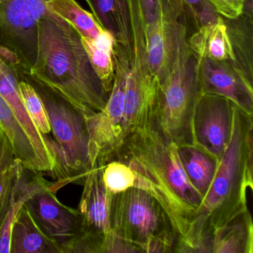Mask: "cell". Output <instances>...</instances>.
<instances>
[{"mask_svg": "<svg viewBox=\"0 0 253 253\" xmlns=\"http://www.w3.org/2000/svg\"><path fill=\"white\" fill-rule=\"evenodd\" d=\"M81 41L94 73L109 94L115 78L113 37L106 31L98 40L81 38Z\"/></svg>", "mask_w": 253, "mask_h": 253, "instance_id": "603a6c76", "label": "cell"}, {"mask_svg": "<svg viewBox=\"0 0 253 253\" xmlns=\"http://www.w3.org/2000/svg\"><path fill=\"white\" fill-rule=\"evenodd\" d=\"M178 155L186 177L204 198L214 180L218 161L195 146H180Z\"/></svg>", "mask_w": 253, "mask_h": 253, "instance_id": "44dd1931", "label": "cell"}, {"mask_svg": "<svg viewBox=\"0 0 253 253\" xmlns=\"http://www.w3.org/2000/svg\"><path fill=\"white\" fill-rule=\"evenodd\" d=\"M253 116L233 105L232 134L214 180L175 253H210L213 232L248 209L253 189Z\"/></svg>", "mask_w": 253, "mask_h": 253, "instance_id": "7a4b0ae2", "label": "cell"}, {"mask_svg": "<svg viewBox=\"0 0 253 253\" xmlns=\"http://www.w3.org/2000/svg\"><path fill=\"white\" fill-rule=\"evenodd\" d=\"M187 13L183 0H158L155 18L144 22L148 57L159 85L171 67L179 29Z\"/></svg>", "mask_w": 253, "mask_h": 253, "instance_id": "8fae6325", "label": "cell"}, {"mask_svg": "<svg viewBox=\"0 0 253 253\" xmlns=\"http://www.w3.org/2000/svg\"><path fill=\"white\" fill-rule=\"evenodd\" d=\"M20 77L35 88L43 102L51 131L63 158L67 184H83L91 169L89 133L84 115L85 110L29 74Z\"/></svg>", "mask_w": 253, "mask_h": 253, "instance_id": "52a82bcc", "label": "cell"}, {"mask_svg": "<svg viewBox=\"0 0 253 253\" xmlns=\"http://www.w3.org/2000/svg\"><path fill=\"white\" fill-rule=\"evenodd\" d=\"M10 253H63L61 247L47 236L34 220L26 205L17 214L10 238Z\"/></svg>", "mask_w": 253, "mask_h": 253, "instance_id": "e0dca14e", "label": "cell"}, {"mask_svg": "<svg viewBox=\"0 0 253 253\" xmlns=\"http://www.w3.org/2000/svg\"><path fill=\"white\" fill-rule=\"evenodd\" d=\"M51 184L35 193L25 205L40 229L60 246L63 253H67L74 241L82 235V217L78 210L57 199Z\"/></svg>", "mask_w": 253, "mask_h": 253, "instance_id": "4fadbf2b", "label": "cell"}, {"mask_svg": "<svg viewBox=\"0 0 253 253\" xmlns=\"http://www.w3.org/2000/svg\"><path fill=\"white\" fill-rule=\"evenodd\" d=\"M183 2L196 29L204 25L214 23L218 17L207 0H183Z\"/></svg>", "mask_w": 253, "mask_h": 253, "instance_id": "83f0119b", "label": "cell"}, {"mask_svg": "<svg viewBox=\"0 0 253 253\" xmlns=\"http://www.w3.org/2000/svg\"><path fill=\"white\" fill-rule=\"evenodd\" d=\"M20 94L25 108L38 131L44 135H49L51 131L46 109L43 102L33 86L24 79L20 78Z\"/></svg>", "mask_w": 253, "mask_h": 253, "instance_id": "484cf974", "label": "cell"}, {"mask_svg": "<svg viewBox=\"0 0 253 253\" xmlns=\"http://www.w3.org/2000/svg\"><path fill=\"white\" fill-rule=\"evenodd\" d=\"M20 81L18 72L0 58V94L26 131L37 153L48 169V174L57 180V184H63L66 181V172L60 149L51 136L41 134L32 122L22 99Z\"/></svg>", "mask_w": 253, "mask_h": 253, "instance_id": "30bf717a", "label": "cell"}, {"mask_svg": "<svg viewBox=\"0 0 253 253\" xmlns=\"http://www.w3.org/2000/svg\"><path fill=\"white\" fill-rule=\"evenodd\" d=\"M29 75L84 110L100 112L109 98L90 64L81 35L51 11L38 23V53Z\"/></svg>", "mask_w": 253, "mask_h": 253, "instance_id": "277c9868", "label": "cell"}, {"mask_svg": "<svg viewBox=\"0 0 253 253\" xmlns=\"http://www.w3.org/2000/svg\"><path fill=\"white\" fill-rule=\"evenodd\" d=\"M48 0H0V45L15 52L30 73L38 53V23Z\"/></svg>", "mask_w": 253, "mask_h": 253, "instance_id": "9c48e42d", "label": "cell"}, {"mask_svg": "<svg viewBox=\"0 0 253 253\" xmlns=\"http://www.w3.org/2000/svg\"><path fill=\"white\" fill-rule=\"evenodd\" d=\"M103 30L114 42L132 51V29L128 0H85Z\"/></svg>", "mask_w": 253, "mask_h": 253, "instance_id": "9a60e30c", "label": "cell"}, {"mask_svg": "<svg viewBox=\"0 0 253 253\" xmlns=\"http://www.w3.org/2000/svg\"><path fill=\"white\" fill-rule=\"evenodd\" d=\"M39 171L25 168L13 192L5 220L0 226V253H10V238L13 223L26 201L35 193L50 184Z\"/></svg>", "mask_w": 253, "mask_h": 253, "instance_id": "ffe728a7", "label": "cell"}, {"mask_svg": "<svg viewBox=\"0 0 253 253\" xmlns=\"http://www.w3.org/2000/svg\"><path fill=\"white\" fill-rule=\"evenodd\" d=\"M23 169L8 136L0 128V226L8 213L14 188Z\"/></svg>", "mask_w": 253, "mask_h": 253, "instance_id": "7402d4cb", "label": "cell"}, {"mask_svg": "<svg viewBox=\"0 0 253 253\" xmlns=\"http://www.w3.org/2000/svg\"><path fill=\"white\" fill-rule=\"evenodd\" d=\"M0 128L8 136L17 159L25 168L39 172L48 173V169L37 153L33 144L11 108L0 94Z\"/></svg>", "mask_w": 253, "mask_h": 253, "instance_id": "d6986e66", "label": "cell"}, {"mask_svg": "<svg viewBox=\"0 0 253 253\" xmlns=\"http://www.w3.org/2000/svg\"><path fill=\"white\" fill-rule=\"evenodd\" d=\"M253 14L244 11L242 15L228 27L237 63L253 79Z\"/></svg>", "mask_w": 253, "mask_h": 253, "instance_id": "d4e9b609", "label": "cell"}, {"mask_svg": "<svg viewBox=\"0 0 253 253\" xmlns=\"http://www.w3.org/2000/svg\"><path fill=\"white\" fill-rule=\"evenodd\" d=\"M103 167L94 164L84 179L78 209L82 217L83 233L71 246L69 253H106L113 237L110 224L112 195L103 182Z\"/></svg>", "mask_w": 253, "mask_h": 253, "instance_id": "ba28073f", "label": "cell"}, {"mask_svg": "<svg viewBox=\"0 0 253 253\" xmlns=\"http://www.w3.org/2000/svg\"><path fill=\"white\" fill-rule=\"evenodd\" d=\"M195 31L187 17L177 35L172 63L159 85L155 118L164 134L178 147L194 146L193 120L201 91L198 82V58L189 45Z\"/></svg>", "mask_w": 253, "mask_h": 253, "instance_id": "5b68a950", "label": "cell"}, {"mask_svg": "<svg viewBox=\"0 0 253 253\" xmlns=\"http://www.w3.org/2000/svg\"><path fill=\"white\" fill-rule=\"evenodd\" d=\"M114 160L127 164L135 175L134 187L146 191L161 204L180 242L203 198L186 177L178 146L164 134L155 118L129 136Z\"/></svg>", "mask_w": 253, "mask_h": 253, "instance_id": "6da1fadb", "label": "cell"}, {"mask_svg": "<svg viewBox=\"0 0 253 253\" xmlns=\"http://www.w3.org/2000/svg\"><path fill=\"white\" fill-rule=\"evenodd\" d=\"M189 45L197 58L236 61L227 26L221 16L214 23L194 31L189 36Z\"/></svg>", "mask_w": 253, "mask_h": 253, "instance_id": "2e32d148", "label": "cell"}, {"mask_svg": "<svg viewBox=\"0 0 253 253\" xmlns=\"http://www.w3.org/2000/svg\"><path fill=\"white\" fill-rule=\"evenodd\" d=\"M215 13L228 20L241 17L245 8L246 0H207Z\"/></svg>", "mask_w": 253, "mask_h": 253, "instance_id": "f1b7e54d", "label": "cell"}, {"mask_svg": "<svg viewBox=\"0 0 253 253\" xmlns=\"http://www.w3.org/2000/svg\"><path fill=\"white\" fill-rule=\"evenodd\" d=\"M233 105L217 94L201 93L193 120L194 146L220 162L232 134Z\"/></svg>", "mask_w": 253, "mask_h": 253, "instance_id": "7c38bea8", "label": "cell"}, {"mask_svg": "<svg viewBox=\"0 0 253 253\" xmlns=\"http://www.w3.org/2000/svg\"><path fill=\"white\" fill-rule=\"evenodd\" d=\"M145 23L153 21L157 14L158 0H139Z\"/></svg>", "mask_w": 253, "mask_h": 253, "instance_id": "f546056e", "label": "cell"}, {"mask_svg": "<svg viewBox=\"0 0 253 253\" xmlns=\"http://www.w3.org/2000/svg\"><path fill=\"white\" fill-rule=\"evenodd\" d=\"M197 74L201 92L226 97L253 116V79L236 61L198 58Z\"/></svg>", "mask_w": 253, "mask_h": 253, "instance_id": "5bb4252c", "label": "cell"}, {"mask_svg": "<svg viewBox=\"0 0 253 253\" xmlns=\"http://www.w3.org/2000/svg\"><path fill=\"white\" fill-rule=\"evenodd\" d=\"M112 232L135 246L140 253H175L178 235L161 204L137 187L112 195Z\"/></svg>", "mask_w": 253, "mask_h": 253, "instance_id": "8992f818", "label": "cell"}, {"mask_svg": "<svg viewBox=\"0 0 253 253\" xmlns=\"http://www.w3.org/2000/svg\"><path fill=\"white\" fill-rule=\"evenodd\" d=\"M46 5L48 11L66 20L81 38L96 41L106 32L94 15L83 8L76 0H48Z\"/></svg>", "mask_w": 253, "mask_h": 253, "instance_id": "cb8c5ba5", "label": "cell"}, {"mask_svg": "<svg viewBox=\"0 0 253 253\" xmlns=\"http://www.w3.org/2000/svg\"><path fill=\"white\" fill-rule=\"evenodd\" d=\"M115 78L104 109L84 112L89 133V156L105 167L115 159L126 140L155 118L159 84L128 76L132 51L114 42Z\"/></svg>", "mask_w": 253, "mask_h": 253, "instance_id": "3957f363", "label": "cell"}, {"mask_svg": "<svg viewBox=\"0 0 253 253\" xmlns=\"http://www.w3.org/2000/svg\"><path fill=\"white\" fill-rule=\"evenodd\" d=\"M103 179L106 189L112 195L134 187L135 183V175L131 169L118 160H113L103 167Z\"/></svg>", "mask_w": 253, "mask_h": 253, "instance_id": "4316f807", "label": "cell"}, {"mask_svg": "<svg viewBox=\"0 0 253 253\" xmlns=\"http://www.w3.org/2000/svg\"><path fill=\"white\" fill-rule=\"evenodd\" d=\"M253 223L249 209L216 229L210 253H253Z\"/></svg>", "mask_w": 253, "mask_h": 253, "instance_id": "ac0fdd59", "label": "cell"}]
</instances>
